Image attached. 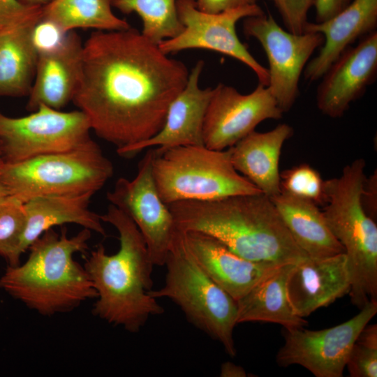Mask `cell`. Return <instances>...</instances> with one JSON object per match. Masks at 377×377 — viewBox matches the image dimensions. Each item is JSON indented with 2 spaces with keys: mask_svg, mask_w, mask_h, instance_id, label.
I'll return each instance as SVG.
<instances>
[{
  "mask_svg": "<svg viewBox=\"0 0 377 377\" xmlns=\"http://www.w3.org/2000/svg\"><path fill=\"white\" fill-rule=\"evenodd\" d=\"M189 71L135 28L93 31L83 45L81 78L72 102L91 130L126 158L163 126Z\"/></svg>",
  "mask_w": 377,
  "mask_h": 377,
  "instance_id": "1",
  "label": "cell"
},
{
  "mask_svg": "<svg viewBox=\"0 0 377 377\" xmlns=\"http://www.w3.org/2000/svg\"><path fill=\"white\" fill-rule=\"evenodd\" d=\"M168 206L178 231L208 234L246 259L283 265L309 258L264 193L184 200Z\"/></svg>",
  "mask_w": 377,
  "mask_h": 377,
  "instance_id": "2",
  "label": "cell"
},
{
  "mask_svg": "<svg viewBox=\"0 0 377 377\" xmlns=\"http://www.w3.org/2000/svg\"><path fill=\"white\" fill-rule=\"evenodd\" d=\"M101 219L117 230L119 248L109 255L104 246L98 244L85 260L84 267L96 292L92 313L110 325L136 333L149 317L164 313L157 300L148 293L153 286L154 265L131 218L110 204Z\"/></svg>",
  "mask_w": 377,
  "mask_h": 377,
  "instance_id": "3",
  "label": "cell"
},
{
  "mask_svg": "<svg viewBox=\"0 0 377 377\" xmlns=\"http://www.w3.org/2000/svg\"><path fill=\"white\" fill-rule=\"evenodd\" d=\"M91 231L83 228L68 237L66 228L43 232L29 247L23 263L7 267L0 288L27 308L45 316L70 312L96 298L84 266L73 256L88 249Z\"/></svg>",
  "mask_w": 377,
  "mask_h": 377,
  "instance_id": "4",
  "label": "cell"
},
{
  "mask_svg": "<svg viewBox=\"0 0 377 377\" xmlns=\"http://www.w3.org/2000/svg\"><path fill=\"white\" fill-rule=\"evenodd\" d=\"M152 173L162 200H212L263 193L233 166L230 148L184 146L153 149Z\"/></svg>",
  "mask_w": 377,
  "mask_h": 377,
  "instance_id": "5",
  "label": "cell"
},
{
  "mask_svg": "<svg viewBox=\"0 0 377 377\" xmlns=\"http://www.w3.org/2000/svg\"><path fill=\"white\" fill-rule=\"evenodd\" d=\"M164 265V283L158 289L149 290V295L156 300L165 297L172 300L188 321L219 342L228 355L235 357L237 302L201 269L186 249L180 231Z\"/></svg>",
  "mask_w": 377,
  "mask_h": 377,
  "instance_id": "6",
  "label": "cell"
},
{
  "mask_svg": "<svg viewBox=\"0 0 377 377\" xmlns=\"http://www.w3.org/2000/svg\"><path fill=\"white\" fill-rule=\"evenodd\" d=\"M113 172L112 162L91 140L69 151L5 164L0 178L10 195L25 202L38 196L94 195Z\"/></svg>",
  "mask_w": 377,
  "mask_h": 377,
  "instance_id": "7",
  "label": "cell"
},
{
  "mask_svg": "<svg viewBox=\"0 0 377 377\" xmlns=\"http://www.w3.org/2000/svg\"><path fill=\"white\" fill-rule=\"evenodd\" d=\"M365 167V161L357 158L346 165L339 177L324 180L323 212L344 248L350 270L357 274L377 267V226L361 200Z\"/></svg>",
  "mask_w": 377,
  "mask_h": 377,
  "instance_id": "8",
  "label": "cell"
},
{
  "mask_svg": "<svg viewBox=\"0 0 377 377\" xmlns=\"http://www.w3.org/2000/svg\"><path fill=\"white\" fill-rule=\"evenodd\" d=\"M91 124L80 110L63 112L41 105L29 115L0 112V151L5 164L66 151L90 140Z\"/></svg>",
  "mask_w": 377,
  "mask_h": 377,
  "instance_id": "9",
  "label": "cell"
},
{
  "mask_svg": "<svg viewBox=\"0 0 377 377\" xmlns=\"http://www.w3.org/2000/svg\"><path fill=\"white\" fill-rule=\"evenodd\" d=\"M243 32L263 47L269 63L267 87L282 112H288L300 94V76L314 51L323 44V36L291 33L265 13L244 18Z\"/></svg>",
  "mask_w": 377,
  "mask_h": 377,
  "instance_id": "10",
  "label": "cell"
},
{
  "mask_svg": "<svg viewBox=\"0 0 377 377\" xmlns=\"http://www.w3.org/2000/svg\"><path fill=\"white\" fill-rule=\"evenodd\" d=\"M177 9L184 29L176 37L158 45L164 54L168 55L188 49L215 51L246 65L254 72L260 84L268 85L267 68L252 56L236 32V24L240 20L265 13L260 6L253 4L210 14L199 10L195 0H177Z\"/></svg>",
  "mask_w": 377,
  "mask_h": 377,
  "instance_id": "11",
  "label": "cell"
},
{
  "mask_svg": "<svg viewBox=\"0 0 377 377\" xmlns=\"http://www.w3.org/2000/svg\"><path fill=\"white\" fill-rule=\"evenodd\" d=\"M376 313L377 301H369L355 316L332 327L285 329L284 343L276 355L277 364L300 365L316 377H342L356 339Z\"/></svg>",
  "mask_w": 377,
  "mask_h": 377,
  "instance_id": "12",
  "label": "cell"
},
{
  "mask_svg": "<svg viewBox=\"0 0 377 377\" xmlns=\"http://www.w3.org/2000/svg\"><path fill=\"white\" fill-rule=\"evenodd\" d=\"M153 149L149 148L138 164L132 179L121 177L107 193L110 204L135 223L146 243L154 265L163 266L178 230L172 214L161 198L152 173Z\"/></svg>",
  "mask_w": 377,
  "mask_h": 377,
  "instance_id": "13",
  "label": "cell"
},
{
  "mask_svg": "<svg viewBox=\"0 0 377 377\" xmlns=\"http://www.w3.org/2000/svg\"><path fill=\"white\" fill-rule=\"evenodd\" d=\"M283 112L267 86L258 84L248 94L219 83L213 88L203 124L204 145L212 149L232 147L267 119Z\"/></svg>",
  "mask_w": 377,
  "mask_h": 377,
  "instance_id": "14",
  "label": "cell"
},
{
  "mask_svg": "<svg viewBox=\"0 0 377 377\" xmlns=\"http://www.w3.org/2000/svg\"><path fill=\"white\" fill-rule=\"evenodd\" d=\"M377 77V31L347 48L329 67L316 92L318 110L325 116L339 118L352 102L363 96Z\"/></svg>",
  "mask_w": 377,
  "mask_h": 377,
  "instance_id": "15",
  "label": "cell"
},
{
  "mask_svg": "<svg viewBox=\"0 0 377 377\" xmlns=\"http://www.w3.org/2000/svg\"><path fill=\"white\" fill-rule=\"evenodd\" d=\"M181 232L186 249L201 269L236 302L281 266L243 258L208 234Z\"/></svg>",
  "mask_w": 377,
  "mask_h": 377,
  "instance_id": "16",
  "label": "cell"
},
{
  "mask_svg": "<svg viewBox=\"0 0 377 377\" xmlns=\"http://www.w3.org/2000/svg\"><path fill=\"white\" fill-rule=\"evenodd\" d=\"M203 67L204 61L199 60L191 69L184 88L168 107L162 128L153 137L133 147L126 158L153 147L161 151L177 147L204 145V119L213 88L202 89L199 87Z\"/></svg>",
  "mask_w": 377,
  "mask_h": 377,
  "instance_id": "17",
  "label": "cell"
},
{
  "mask_svg": "<svg viewBox=\"0 0 377 377\" xmlns=\"http://www.w3.org/2000/svg\"><path fill=\"white\" fill-rule=\"evenodd\" d=\"M83 45L80 35L71 31L58 47L38 54L27 110L41 105L61 110L73 101L82 75Z\"/></svg>",
  "mask_w": 377,
  "mask_h": 377,
  "instance_id": "18",
  "label": "cell"
},
{
  "mask_svg": "<svg viewBox=\"0 0 377 377\" xmlns=\"http://www.w3.org/2000/svg\"><path fill=\"white\" fill-rule=\"evenodd\" d=\"M350 276L345 253L323 259L307 258L295 264L288 281V293L295 313L309 316L348 294Z\"/></svg>",
  "mask_w": 377,
  "mask_h": 377,
  "instance_id": "19",
  "label": "cell"
},
{
  "mask_svg": "<svg viewBox=\"0 0 377 377\" xmlns=\"http://www.w3.org/2000/svg\"><path fill=\"white\" fill-rule=\"evenodd\" d=\"M377 0H352L342 10L321 22H308L306 31L321 34L319 53L304 69L309 82L320 79L337 58L357 39L376 31Z\"/></svg>",
  "mask_w": 377,
  "mask_h": 377,
  "instance_id": "20",
  "label": "cell"
},
{
  "mask_svg": "<svg viewBox=\"0 0 377 377\" xmlns=\"http://www.w3.org/2000/svg\"><path fill=\"white\" fill-rule=\"evenodd\" d=\"M294 133L288 124L266 132L252 131L230 147L233 166L269 198L281 193L279 160L284 142Z\"/></svg>",
  "mask_w": 377,
  "mask_h": 377,
  "instance_id": "21",
  "label": "cell"
},
{
  "mask_svg": "<svg viewBox=\"0 0 377 377\" xmlns=\"http://www.w3.org/2000/svg\"><path fill=\"white\" fill-rule=\"evenodd\" d=\"M93 195L38 196L25 201L26 224L20 246L21 255L43 232L56 226L75 223L105 236L101 215L89 208Z\"/></svg>",
  "mask_w": 377,
  "mask_h": 377,
  "instance_id": "22",
  "label": "cell"
},
{
  "mask_svg": "<svg viewBox=\"0 0 377 377\" xmlns=\"http://www.w3.org/2000/svg\"><path fill=\"white\" fill-rule=\"evenodd\" d=\"M270 198L293 239L309 258L345 253L317 204L283 191Z\"/></svg>",
  "mask_w": 377,
  "mask_h": 377,
  "instance_id": "23",
  "label": "cell"
},
{
  "mask_svg": "<svg viewBox=\"0 0 377 377\" xmlns=\"http://www.w3.org/2000/svg\"><path fill=\"white\" fill-rule=\"evenodd\" d=\"M295 264H286L258 283L237 301V324L268 322L284 329L302 327L307 321L297 316L290 304L288 281Z\"/></svg>",
  "mask_w": 377,
  "mask_h": 377,
  "instance_id": "24",
  "label": "cell"
},
{
  "mask_svg": "<svg viewBox=\"0 0 377 377\" xmlns=\"http://www.w3.org/2000/svg\"><path fill=\"white\" fill-rule=\"evenodd\" d=\"M37 22L0 34V98L28 96L31 91L38 58L32 39Z\"/></svg>",
  "mask_w": 377,
  "mask_h": 377,
  "instance_id": "25",
  "label": "cell"
},
{
  "mask_svg": "<svg viewBox=\"0 0 377 377\" xmlns=\"http://www.w3.org/2000/svg\"><path fill=\"white\" fill-rule=\"evenodd\" d=\"M112 1L53 0L42 7L41 17L54 22L66 33L77 29L118 31L131 27L128 22L114 14Z\"/></svg>",
  "mask_w": 377,
  "mask_h": 377,
  "instance_id": "26",
  "label": "cell"
},
{
  "mask_svg": "<svg viewBox=\"0 0 377 377\" xmlns=\"http://www.w3.org/2000/svg\"><path fill=\"white\" fill-rule=\"evenodd\" d=\"M112 6L125 15L137 13L142 22V34L157 45L184 29L177 0H112Z\"/></svg>",
  "mask_w": 377,
  "mask_h": 377,
  "instance_id": "27",
  "label": "cell"
},
{
  "mask_svg": "<svg viewBox=\"0 0 377 377\" xmlns=\"http://www.w3.org/2000/svg\"><path fill=\"white\" fill-rule=\"evenodd\" d=\"M25 224L24 201L12 195L0 200V256L8 266L20 263V246Z\"/></svg>",
  "mask_w": 377,
  "mask_h": 377,
  "instance_id": "28",
  "label": "cell"
},
{
  "mask_svg": "<svg viewBox=\"0 0 377 377\" xmlns=\"http://www.w3.org/2000/svg\"><path fill=\"white\" fill-rule=\"evenodd\" d=\"M281 190L290 195L324 205V180L307 163H302L280 173Z\"/></svg>",
  "mask_w": 377,
  "mask_h": 377,
  "instance_id": "29",
  "label": "cell"
},
{
  "mask_svg": "<svg viewBox=\"0 0 377 377\" xmlns=\"http://www.w3.org/2000/svg\"><path fill=\"white\" fill-rule=\"evenodd\" d=\"M351 377L377 376V325L362 330L350 352L346 365Z\"/></svg>",
  "mask_w": 377,
  "mask_h": 377,
  "instance_id": "30",
  "label": "cell"
},
{
  "mask_svg": "<svg viewBox=\"0 0 377 377\" xmlns=\"http://www.w3.org/2000/svg\"><path fill=\"white\" fill-rule=\"evenodd\" d=\"M42 7L27 6L20 0H0V34L38 21Z\"/></svg>",
  "mask_w": 377,
  "mask_h": 377,
  "instance_id": "31",
  "label": "cell"
},
{
  "mask_svg": "<svg viewBox=\"0 0 377 377\" xmlns=\"http://www.w3.org/2000/svg\"><path fill=\"white\" fill-rule=\"evenodd\" d=\"M273 2L286 30L295 34L305 33L308 13L316 0H270Z\"/></svg>",
  "mask_w": 377,
  "mask_h": 377,
  "instance_id": "32",
  "label": "cell"
},
{
  "mask_svg": "<svg viewBox=\"0 0 377 377\" xmlns=\"http://www.w3.org/2000/svg\"><path fill=\"white\" fill-rule=\"evenodd\" d=\"M67 34L54 22L41 17L34 26L32 39L39 54L58 47L65 40Z\"/></svg>",
  "mask_w": 377,
  "mask_h": 377,
  "instance_id": "33",
  "label": "cell"
},
{
  "mask_svg": "<svg viewBox=\"0 0 377 377\" xmlns=\"http://www.w3.org/2000/svg\"><path fill=\"white\" fill-rule=\"evenodd\" d=\"M258 0H195L196 8L204 13L216 14L226 10L257 4Z\"/></svg>",
  "mask_w": 377,
  "mask_h": 377,
  "instance_id": "34",
  "label": "cell"
},
{
  "mask_svg": "<svg viewBox=\"0 0 377 377\" xmlns=\"http://www.w3.org/2000/svg\"><path fill=\"white\" fill-rule=\"evenodd\" d=\"M376 174L375 171L369 178L366 177L361 194V200L365 212L375 221L377 213Z\"/></svg>",
  "mask_w": 377,
  "mask_h": 377,
  "instance_id": "35",
  "label": "cell"
},
{
  "mask_svg": "<svg viewBox=\"0 0 377 377\" xmlns=\"http://www.w3.org/2000/svg\"><path fill=\"white\" fill-rule=\"evenodd\" d=\"M352 0H316V22L325 21L346 8Z\"/></svg>",
  "mask_w": 377,
  "mask_h": 377,
  "instance_id": "36",
  "label": "cell"
},
{
  "mask_svg": "<svg viewBox=\"0 0 377 377\" xmlns=\"http://www.w3.org/2000/svg\"><path fill=\"white\" fill-rule=\"evenodd\" d=\"M220 376L246 377L247 376V373L242 367L231 362H225L221 364Z\"/></svg>",
  "mask_w": 377,
  "mask_h": 377,
  "instance_id": "37",
  "label": "cell"
},
{
  "mask_svg": "<svg viewBox=\"0 0 377 377\" xmlns=\"http://www.w3.org/2000/svg\"><path fill=\"white\" fill-rule=\"evenodd\" d=\"M23 3L34 7H43L53 0H20Z\"/></svg>",
  "mask_w": 377,
  "mask_h": 377,
  "instance_id": "38",
  "label": "cell"
},
{
  "mask_svg": "<svg viewBox=\"0 0 377 377\" xmlns=\"http://www.w3.org/2000/svg\"><path fill=\"white\" fill-rule=\"evenodd\" d=\"M9 192L0 178V200L9 195Z\"/></svg>",
  "mask_w": 377,
  "mask_h": 377,
  "instance_id": "39",
  "label": "cell"
},
{
  "mask_svg": "<svg viewBox=\"0 0 377 377\" xmlns=\"http://www.w3.org/2000/svg\"><path fill=\"white\" fill-rule=\"evenodd\" d=\"M5 165V163L3 160V158H2V156H1V151H0V172L1 171L2 168H3Z\"/></svg>",
  "mask_w": 377,
  "mask_h": 377,
  "instance_id": "40",
  "label": "cell"
}]
</instances>
